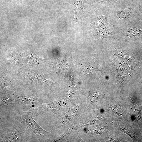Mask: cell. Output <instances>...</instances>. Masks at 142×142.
<instances>
[{
	"instance_id": "obj_1",
	"label": "cell",
	"mask_w": 142,
	"mask_h": 142,
	"mask_svg": "<svg viewBox=\"0 0 142 142\" xmlns=\"http://www.w3.org/2000/svg\"><path fill=\"white\" fill-rule=\"evenodd\" d=\"M41 115L37 110L19 112L17 116L18 119L36 135L42 136L48 135L49 132L45 130L36 122L34 118Z\"/></svg>"
},
{
	"instance_id": "obj_6",
	"label": "cell",
	"mask_w": 142,
	"mask_h": 142,
	"mask_svg": "<svg viewBox=\"0 0 142 142\" xmlns=\"http://www.w3.org/2000/svg\"><path fill=\"white\" fill-rule=\"evenodd\" d=\"M15 103L14 94L7 92H1L0 98V106L6 107Z\"/></svg>"
},
{
	"instance_id": "obj_9",
	"label": "cell",
	"mask_w": 142,
	"mask_h": 142,
	"mask_svg": "<svg viewBox=\"0 0 142 142\" xmlns=\"http://www.w3.org/2000/svg\"><path fill=\"white\" fill-rule=\"evenodd\" d=\"M114 124L116 127L127 134L132 138L134 139V134L133 132L129 129L126 127L116 124Z\"/></svg>"
},
{
	"instance_id": "obj_4",
	"label": "cell",
	"mask_w": 142,
	"mask_h": 142,
	"mask_svg": "<svg viewBox=\"0 0 142 142\" xmlns=\"http://www.w3.org/2000/svg\"><path fill=\"white\" fill-rule=\"evenodd\" d=\"M31 74L33 78H29L31 83L36 87L54 85L55 83L49 80L46 79L43 75L37 74Z\"/></svg>"
},
{
	"instance_id": "obj_3",
	"label": "cell",
	"mask_w": 142,
	"mask_h": 142,
	"mask_svg": "<svg viewBox=\"0 0 142 142\" xmlns=\"http://www.w3.org/2000/svg\"><path fill=\"white\" fill-rule=\"evenodd\" d=\"M15 103L21 106L30 108L37 107L39 103L37 98L27 95L20 96L14 94Z\"/></svg>"
},
{
	"instance_id": "obj_2",
	"label": "cell",
	"mask_w": 142,
	"mask_h": 142,
	"mask_svg": "<svg viewBox=\"0 0 142 142\" xmlns=\"http://www.w3.org/2000/svg\"><path fill=\"white\" fill-rule=\"evenodd\" d=\"M23 133L20 128L15 127L6 130L1 134V142H21L23 140Z\"/></svg>"
},
{
	"instance_id": "obj_7",
	"label": "cell",
	"mask_w": 142,
	"mask_h": 142,
	"mask_svg": "<svg viewBox=\"0 0 142 142\" xmlns=\"http://www.w3.org/2000/svg\"><path fill=\"white\" fill-rule=\"evenodd\" d=\"M27 56V60L28 64L33 65L41 64L46 60L39 57L34 53H30Z\"/></svg>"
},
{
	"instance_id": "obj_8",
	"label": "cell",
	"mask_w": 142,
	"mask_h": 142,
	"mask_svg": "<svg viewBox=\"0 0 142 142\" xmlns=\"http://www.w3.org/2000/svg\"><path fill=\"white\" fill-rule=\"evenodd\" d=\"M72 128H68L63 133L59 136L57 137L52 140L53 142H60L64 140V139L67 138V137L69 135L73 130H72Z\"/></svg>"
},
{
	"instance_id": "obj_5",
	"label": "cell",
	"mask_w": 142,
	"mask_h": 142,
	"mask_svg": "<svg viewBox=\"0 0 142 142\" xmlns=\"http://www.w3.org/2000/svg\"><path fill=\"white\" fill-rule=\"evenodd\" d=\"M64 99H61L48 103H39L37 107L50 111L58 110L64 105Z\"/></svg>"
}]
</instances>
